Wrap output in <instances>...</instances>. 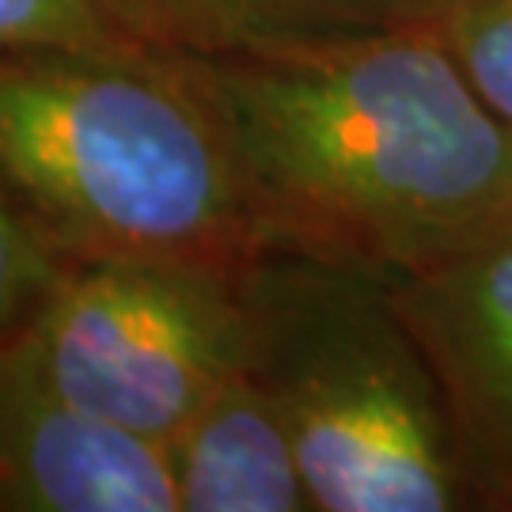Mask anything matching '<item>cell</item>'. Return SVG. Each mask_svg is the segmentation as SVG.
<instances>
[{
  "label": "cell",
  "instance_id": "9c48e42d",
  "mask_svg": "<svg viewBox=\"0 0 512 512\" xmlns=\"http://www.w3.org/2000/svg\"><path fill=\"white\" fill-rule=\"evenodd\" d=\"M4 57L152 54L110 0H0Z\"/></svg>",
  "mask_w": 512,
  "mask_h": 512
},
{
  "label": "cell",
  "instance_id": "8fae6325",
  "mask_svg": "<svg viewBox=\"0 0 512 512\" xmlns=\"http://www.w3.org/2000/svg\"><path fill=\"white\" fill-rule=\"evenodd\" d=\"M80 266L42 220L16 202L0 198V327L4 338L35 319L42 304Z\"/></svg>",
  "mask_w": 512,
  "mask_h": 512
},
{
  "label": "cell",
  "instance_id": "30bf717a",
  "mask_svg": "<svg viewBox=\"0 0 512 512\" xmlns=\"http://www.w3.org/2000/svg\"><path fill=\"white\" fill-rule=\"evenodd\" d=\"M425 23L512 133V0H425Z\"/></svg>",
  "mask_w": 512,
  "mask_h": 512
},
{
  "label": "cell",
  "instance_id": "8992f818",
  "mask_svg": "<svg viewBox=\"0 0 512 512\" xmlns=\"http://www.w3.org/2000/svg\"><path fill=\"white\" fill-rule=\"evenodd\" d=\"M0 509L183 512L171 448L65 399L0 349Z\"/></svg>",
  "mask_w": 512,
  "mask_h": 512
},
{
  "label": "cell",
  "instance_id": "277c9868",
  "mask_svg": "<svg viewBox=\"0 0 512 512\" xmlns=\"http://www.w3.org/2000/svg\"><path fill=\"white\" fill-rule=\"evenodd\" d=\"M239 277L186 262H80L4 346L65 399L171 444L251 361Z\"/></svg>",
  "mask_w": 512,
  "mask_h": 512
},
{
  "label": "cell",
  "instance_id": "7a4b0ae2",
  "mask_svg": "<svg viewBox=\"0 0 512 512\" xmlns=\"http://www.w3.org/2000/svg\"><path fill=\"white\" fill-rule=\"evenodd\" d=\"M0 175L80 262L243 274L274 251L190 54L4 57Z\"/></svg>",
  "mask_w": 512,
  "mask_h": 512
},
{
  "label": "cell",
  "instance_id": "52a82bcc",
  "mask_svg": "<svg viewBox=\"0 0 512 512\" xmlns=\"http://www.w3.org/2000/svg\"><path fill=\"white\" fill-rule=\"evenodd\" d=\"M167 448L183 512L315 509L289 421L251 361L213 387Z\"/></svg>",
  "mask_w": 512,
  "mask_h": 512
},
{
  "label": "cell",
  "instance_id": "5b68a950",
  "mask_svg": "<svg viewBox=\"0 0 512 512\" xmlns=\"http://www.w3.org/2000/svg\"><path fill=\"white\" fill-rule=\"evenodd\" d=\"M387 285L437 372L475 509H512V213Z\"/></svg>",
  "mask_w": 512,
  "mask_h": 512
},
{
  "label": "cell",
  "instance_id": "ba28073f",
  "mask_svg": "<svg viewBox=\"0 0 512 512\" xmlns=\"http://www.w3.org/2000/svg\"><path fill=\"white\" fill-rule=\"evenodd\" d=\"M167 54H247L425 16V0H110Z\"/></svg>",
  "mask_w": 512,
  "mask_h": 512
},
{
  "label": "cell",
  "instance_id": "6da1fadb",
  "mask_svg": "<svg viewBox=\"0 0 512 512\" xmlns=\"http://www.w3.org/2000/svg\"><path fill=\"white\" fill-rule=\"evenodd\" d=\"M190 61L274 247L403 274L512 213V133L425 16Z\"/></svg>",
  "mask_w": 512,
  "mask_h": 512
},
{
  "label": "cell",
  "instance_id": "3957f363",
  "mask_svg": "<svg viewBox=\"0 0 512 512\" xmlns=\"http://www.w3.org/2000/svg\"><path fill=\"white\" fill-rule=\"evenodd\" d=\"M251 368L319 512L475 509L437 372L387 274L274 247L243 270Z\"/></svg>",
  "mask_w": 512,
  "mask_h": 512
}]
</instances>
